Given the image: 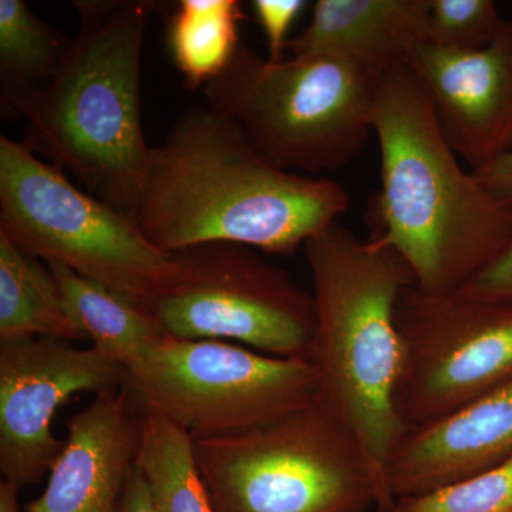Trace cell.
Here are the masks:
<instances>
[{
  "mask_svg": "<svg viewBox=\"0 0 512 512\" xmlns=\"http://www.w3.org/2000/svg\"><path fill=\"white\" fill-rule=\"evenodd\" d=\"M124 389V367L97 348L70 340L0 339V473L19 485L39 483L66 440L53 436L56 412L73 394Z\"/></svg>",
  "mask_w": 512,
  "mask_h": 512,
  "instance_id": "obj_11",
  "label": "cell"
},
{
  "mask_svg": "<svg viewBox=\"0 0 512 512\" xmlns=\"http://www.w3.org/2000/svg\"><path fill=\"white\" fill-rule=\"evenodd\" d=\"M390 512H512V458L439 490L400 498Z\"/></svg>",
  "mask_w": 512,
  "mask_h": 512,
  "instance_id": "obj_21",
  "label": "cell"
},
{
  "mask_svg": "<svg viewBox=\"0 0 512 512\" xmlns=\"http://www.w3.org/2000/svg\"><path fill=\"white\" fill-rule=\"evenodd\" d=\"M434 104L448 143L471 171L512 150V18L476 52L423 43L409 63Z\"/></svg>",
  "mask_w": 512,
  "mask_h": 512,
  "instance_id": "obj_12",
  "label": "cell"
},
{
  "mask_svg": "<svg viewBox=\"0 0 512 512\" xmlns=\"http://www.w3.org/2000/svg\"><path fill=\"white\" fill-rule=\"evenodd\" d=\"M512 458V382L444 419L404 434L387 466L393 504Z\"/></svg>",
  "mask_w": 512,
  "mask_h": 512,
  "instance_id": "obj_14",
  "label": "cell"
},
{
  "mask_svg": "<svg viewBox=\"0 0 512 512\" xmlns=\"http://www.w3.org/2000/svg\"><path fill=\"white\" fill-rule=\"evenodd\" d=\"M80 28L59 69L10 111L26 146L134 221L151 147L141 126V50L154 0H76Z\"/></svg>",
  "mask_w": 512,
  "mask_h": 512,
  "instance_id": "obj_3",
  "label": "cell"
},
{
  "mask_svg": "<svg viewBox=\"0 0 512 512\" xmlns=\"http://www.w3.org/2000/svg\"><path fill=\"white\" fill-rule=\"evenodd\" d=\"M396 319L402 365L394 404L407 431L512 382V303L412 285Z\"/></svg>",
  "mask_w": 512,
  "mask_h": 512,
  "instance_id": "obj_10",
  "label": "cell"
},
{
  "mask_svg": "<svg viewBox=\"0 0 512 512\" xmlns=\"http://www.w3.org/2000/svg\"><path fill=\"white\" fill-rule=\"evenodd\" d=\"M349 205L342 184L276 167L234 121L194 106L151 147L134 222L167 254L231 242L288 256Z\"/></svg>",
  "mask_w": 512,
  "mask_h": 512,
  "instance_id": "obj_1",
  "label": "cell"
},
{
  "mask_svg": "<svg viewBox=\"0 0 512 512\" xmlns=\"http://www.w3.org/2000/svg\"><path fill=\"white\" fill-rule=\"evenodd\" d=\"M0 234L144 311L173 266L171 254L154 247L136 222L6 136L0 137Z\"/></svg>",
  "mask_w": 512,
  "mask_h": 512,
  "instance_id": "obj_7",
  "label": "cell"
},
{
  "mask_svg": "<svg viewBox=\"0 0 512 512\" xmlns=\"http://www.w3.org/2000/svg\"><path fill=\"white\" fill-rule=\"evenodd\" d=\"M140 430V407L126 389L96 396L67 421L45 491L25 512H121Z\"/></svg>",
  "mask_w": 512,
  "mask_h": 512,
  "instance_id": "obj_13",
  "label": "cell"
},
{
  "mask_svg": "<svg viewBox=\"0 0 512 512\" xmlns=\"http://www.w3.org/2000/svg\"><path fill=\"white\" fill-rule=\"evenodd\" d=\"M305 5L306 2L302 0H255L252 2L256 19L265 32L266 42H268V59L271 62L284 60L289 29Z\"/></svg>",
  "mask_w": 512,
  "mask_h": 512,
  "instance_id": "obj_23",
  "label": "cell"
},
{
  "mask_svg": "<svg viewBox=\"0 0 512 512\" xmlns=\"http://www.w3.org/2000/svg\"><path fill=\"white\" fill-rule=\"evenodd\" d=\"M69 42L23 0H0V74L8 110L53 79Z\"/></svg>",
  "mask_w": 512,
  "mask_h": 512,
  "instance_id": "obj_20",
  "label": "cell"
},
{
  "mask_svg": "<svg viewBox=\"0 0 512 512\" xmlns=\"http://www.w3.org/2000/svg\"><path fill=\"white\" fill-rule=\"evenodd\" d=\"M372 133L380 188L367 210L370 238L402 256L423 291L463 288L510 242V212L458 163L410 66L377 83Z\"/></svg>",
  "mask_w": 512,
  "mask_h": 512,
  "instance_id": "obj_2",
  "label": "cell"
},
{
  "mask_svg": "<svg viewBox=\"0 0 512 512\" xmlns=\"http://www.w3.org/2000/svg\"><path fill=\"white\" fill-rule=\"evenodd\" d=\"M19 485L0 481V512H22L19 507Z\"/></svg>",
  "mask_w": 512,
  "mask_h": 512,
  "instance_id": "obj_27",
  "label": "cell"
},
{
  "mask_svg": "<svg viewBox=\"0 0 512 512\" xmlns=\"http://www.w3.org/2000/svg\"><path fill=\"white\" fill-rule=\"evenodd\" d=\"M429 10L430 0H318L286 49L296 57H335L380 80L409 66L427 43Z\"/></svg>",
  "mask_w": 512,
  "mask_h": 512,
  "instance_id": "obj_15",
  "label": "cell"
},
{
  "mask_svg": "<svg viewBox=\"0 0 512 512\" xmlns=\"http://www.w3.org/2000/svg\"><path fill=\"white\" fill-rule=\"evenodd\" d=\"M303 249L315 301L306 359L316 404L355 437L389 494L387 466L407 433L394 404L402 365L397 305L416 281L393 248L362 241L339 221Z\"/></svg>",
  "mask_w": 512,
  "mask_h": 512,
  "instance_id": "obj_4",
  "label": "cell"
},
{
  "mask_svg": "<svg viewBox=\"0 0 512 512\" xmlns=\"http://www.w3.org/2000/svg\"><path fill=\"white\" fill-rule=\"evenodd\" d=\"M141 410L137 467L157 512H215L195 466L194 440L173 421Z\"/></svg>",
  "mask_w": 512,
  "mask_h": 512,
  "instance_id": "obj_19",
  "label": "cell"
},
{
  "mask_svg": "<svg viewBox=\"0 0 512 512\" xmlns=\"http://www.w3.org/2000/svg\"><path fill=\"white\" fill-rule=\"evenodd\" d=\"M46 336L86 340L49 266L0 234V339Z\"/></svg>",
  "mask_w": 512,
  "mask_h": 512,
  "instance_id": "obj_16",
  "label": "cell"
},
{
  "mask_svg": "<svg viewBox=\"0 0 512 512\" xmlns=\"http://www.w3.org/2000/svg\"><path fill=\"white\" fill-rule=\"evenodd\" d=\"M473 173L484 185L485 190L490 192L494 200L505 211L510 212L512 217V150Z\"/></svg>",
  "mask_w": 512,
  "mask_h": 512,
  "instance_id": "obj_25",
  "label": "cell"
},
{
  "mask_svg": "<svg viewBox=\"0 0 512 512\" xmlns=\"http://www.w3.org/2000/svg\"><path fill=\"white\" fill-rule=\"evenodd\" d=\"M377 83L335 57L271 62L241 43L204 93L207 106L234 121L276 167L322 174L345 167L366 146Z\"/></svg>",
  "mask_w": 512,
  "mask_h": 512,
  "instance_id": "obj_5",
  "label": "cell"
},
{
  "mask_svg": "<svg viewBox=\"0 0 512 512\" xmlns=\"http://www.w3.org/2000/svg\"><path fill=\"white\" fill-rule=\"evenodd\" d=\"M463 289L490 301L512 303V238Z\"/></svg>",
  "mask_w": 512,
  "mask_h": 512,
  "instance_id": "obj_24",
  "label": "cell"
},
{
  "mask_svg": "<svg viewBox=\"0 0 512 512\" xmlns=\"http://www.w3.org/2000/svg\"><path fill=\"white\" fill-rule=\"evenodd\" d=\"M504 23L493 0H430L427 43L439 49L476 52L493 42Z\"/></svg>",
  "mask_w": 512,
  "mask_h": 512,
  "instance_id": "obj_22",
  "label": "cell"
},
{
  "mask_svg": "<svg viewBox=\"0 0 512 512\" xmlns=\"http://www.w3.org/2000/svg\"><path fill=\"white\" fill-rule=\"evenodd\" d=\"M245 19L238 0H181L168 22V47L188 89L207 86L234 59L238 25Z\"/></svg>",
  "mask_w": 512,
  "mask_h": 512,
  "instance_id": "obj_18",
  "label": "cell"
},
{
  "mask_svg": "<svg viewBox=\"0 0 512 512\" xmlns=\"http://www.w3.org/2000/svg\"><path fill=\"white\" fill-rule=\"evenodd\" d=\"M194 440L215 512H390L365 450L318 404L255 429Z\"/></svg>",
  "mask_w": 512,
  "mask_h": 512,
  "instance_id": "obj_6",
  "label": "cell"
},
{
  "mask_svg": "<svg viewBox=\"0 0 512 512\" xmlns=\"http://www.w3.org/2000/svg\"><path fill=\"white\" fill-rule=\"evenodd\" d=\"M62 291L67 311L93 348L116 359L121 366L143 355L164 338L150 313L116 293L57 262L46 264Z\"/></svg>",
  "mask_w": 512,
  "mask_h": 512,
  "instance_id": "obj_17",
  "label": "cell"
},
{
  "mask_svg": "<svg viewBox=\"0 0 512 512\" xmlns=\"http://www.w3.org/2000/svg\"><path fill=\"white\" fill-rule=\"evenodd\" d=\"M124 389L140 409L192 439L255 429L316 403L315 370L305 357L170 336L124 366Z\"/></svg>",
  "mask_w": 512,
  "mask_h": 512,
  "instance_id": "obj_8",
  "label": "cell"
},
{
  "mask_svg": "<svg viewBox=\"0 0 512 512\" xmlns=\"http://www.w3.org/2000/svg\"><path fill=\"white\" fill-rule=\"evenodd\" d=\"M121 512H157L146 477L137 464L128 477Z\"/></svg>",
  "mask_w": 512,
  "mask_h": 512,
  "instance_id": "obj_26",
  "label": "cell"
},
{
  "mask_svg": "<svg viewBox=\"0 0 512 512\" xmlns=\"http://www.w3.org/2000/svg\"><path fill=\"white\" fill-rule=\"evenodd\" d=\"M171 261L146 308L165 336L235 340L265 355L306 359L315 301L284 269L231 242L180 249Z\"/></svg>",
  "mask_w": 512,
  "mask_h": 512,
  "instance_id": "obj_9",
  "label": "cell"
}]
</instances>
